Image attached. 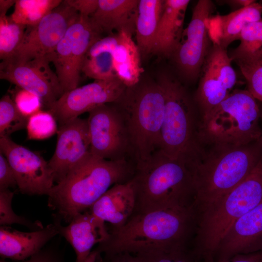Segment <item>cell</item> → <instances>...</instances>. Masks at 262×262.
Wrapping results in <instances>:
<instances>
[{
    "label": "cell",
    "instance_id": "1",
    "mask_svg": "<svg viewBox=\"0 0 262 262\" xmlns=\"http://www.w3.org/2000/svg\"><path fill=\"white\" fill-rule=\"evenodd\" d=\"M196 219L194 206L133 213L121 227L108 229V237L92 251L90 262L123 252L144 254L191 247Z\"/></svg>",
    "mask_w": 262,
    "mask_h": 262
},
{
    "label": "cell",
    "instance_id": "2",
    "mask_svg": "<svg viewBox=\"0 0 262 262\" xmlns=\"http://www.w3.org/2000/svg\"><path fill=\"white\" fill-rule=\"evenodd\" d=\"M134 170L126 160H107L91 154L54 185L48 205L55 212L56 220L69 223L114 185L130 180Z\"/></svg>",
    "mask_w": 262,
    "mask_h": 262
},
{
    "label": "cell",
    "instance_id": "3",
    "mask_svg": "<svg viewBox=\"0 0 262 262\" xmlns=\"http://www.w3.org/2000/svg\"><path fill=\"white\" fill-rule=\"evenodd\" d=\"M131 180L136 199L133 213L194 206L190 166L159 150L146 161L134 165Z\"/></svg>",
    "mask_w": 262,
    "mask_h": 262
},
{
    "label": "cell",
    "instance_id": "4",
    "mask_svg": "<svg viewBox=\"0 0 262 262\" xmlns=\"http://www.w3.org/2000/svg\"><path fill=\"white\" fill-rule=\"evenodd\" d=\"M207 147L203 157L191 168L196 210L232 191L250 174L262 153V145L258 141L242 146Z\"/></svg>",
    "mask_w": 262,
    "mask_h": 262
},
{
    "label": "cell",
    "instance_id": "5",
    "mask_svg": "<svg viewBox=\"0 0 262 262\" xmlns=\"http://www.w3.org/2000/svg\"><path fill=\"white\" fill-rule=\"evenodd\" d=\"M262 202V153L247 177L229 193L196 210L192 249L201 261L213 260L224 235L238 218Z\"/></svg>",
    "mask_w": 262,
    "mask_h": 262
},
{
    "label": "cell",
    "instance_id": "6",
    "mask_svg": "<svg viewBox=\"0 0 262 262\" xmlns=\"http://www.w3.org/2000/svg\"><path fill=\"white\" fill-rule=\"evenodd\" d=\"M165 94L158 82H140L127 88L115 106L125 125L135 165L159 150L165 109Z\"/></svg>",
    "mask_w": 262,
    "mask_h": 262
},
{
    "label": "cell",
    "instance_id": "7",
    "mask_svg": "<svg viewBox=\"0 0 262 262\" xmlns=\"http://www.w3.org/2000/svg\"><path fill=\"white\" fill-rule=\"evenodd\" d=\"M165 94V109L159 150L182 161L190 167L203 157L205 147L198 138L197 109L185 87L177 80L164 76L159 80Z\"/></svg>",
    "mask_w": 262,
    "mask_h": 262
},
{
    "label": "cell",
    "instance_id": "8",
    "mask_svg": "<svg viewBox=\"0 0 262 262\" xmlns=\"http://www.w3.org/2000/svg\"><path fill=\"white\" fill-rule=\"evenodd\" d=\"M247 90L235 89L205 117L199 119L198 138L204 146H236L256 142L262 135V112Z\"/></svg>",
    "mask_w": 262,
    "mask_h": 262
},
{
    "label": "cell",
    "instance_id": "9",
    "mask_svg": "<svg viewBox=\"0 0 262 262\" xmlns=\"http://www.w3.org/2000/svg\"><path fill=\"white\" fill-rule=\"evenodd\" d=\"M101 35L89 17L80 15L50 56L64 93L78 87L86 54Z\"/></svg>",
    "mask_w": 262,
    "mask_h": 262
},
{
    "label": "cell",
    "instance_id": "10",
    "mask_svg": "<svg viewBox=\"0 0 262 262\" xmlns=\"http://www.w3.org/2000/svg\"><path fill=\"white\" fill-rule=\"evenodd\" d=\"M79 15L63 0L38 24L27 27L22 42L15 53L2 62L24 64L33 60H48L50 62V56Z\"/></svg>",
    "mask_w": 262,
    "mask_h": 262
},
{
    "label": "cell",
    "instance_id": "11",
    "mask_svg": "<svg viewBox=\"0 0 262 262\" xmlns=\"http://www.w3.org/2000/svg\"><path fill=\"white\" fill-rule=\"evenodd\" d=\"M214 10L212 1L199 0L191 20L183 30L180 42L170 57L180 77L189 82L197 80L212 45L207 23Z\"/></svg>",
    "mask_w": 262,
    "mask_h": 262
},
{
    "label": "cell",
    "instance_id": "12",
    "mask_svg": "<svg viewBox=\"0 0 262 262\" xmlns=\"http://www.w3.org/2000/svg\"><path fill=\"white\" fill-rule=\"evenodd\" d=\"M87 118L91 153L111 161L126 160L131 152L128 133L115 105L105 104L88 112Z\"/></svg>",
    "mask_w": 262,
    "mask_h": 262
},
{
    "label": "cell",
    "instance_id": "13",
    "mask_svg": "<svg viewBox=\"0 0 262 262\" xmlns=\"http://www.w3.org/2000/svg\"><path fill=\"white\" fill-rule=\"evenodd\" d=\"M0 152L11 165L22 194L48 195L55 182L48 162L40 154L16 143L10 137H0Z\"/></svg>",
    "mask_w": 262,
    "mask_h": 262
},
{
    "label": "cell",
    "instance_id": "14",
    "mask_svg": "<svg viewBox=\"0 0 262 262\" xmlns=\"http://www.w3.org/2000/svg\"><path fill=\"white\" fill-rule=\"evenodd\" d=\"M126 88L118 78L95 80L64 93L48 111L60 126L97 106L116 102Z\"/></svg>",
    "mask_w": 262,
    "mask_h": 262
},
{
    "label": "cell",
    "instance_id": "15",
    "mask_svg": "<svg viewBox=\"0 0 262 262\" xmlns=\"http://www.w3.org/2000/svg\"><path fill=\"white\" fill-rule=\"evenodd\" d=\"M49 63L48 60H33L24 64L1 61L0 78L36 94L48 110L64 94Z\"/></svg>",
    "mask_w": 262,
    "mask_h": 262
},
{
    "label": "cell",
    "instance_id": "16",
    "mask_svg": "<svg viewBox=\"0 0 262 262\" xmlns=\"http://www.w3.org/2000/svg\"><path fill=\"white\" fill-rule=\"evenodd\" d=\"M57 134L55 149L48 161L56 184L91 154L87 119L78 117L59 126Z\"/></svg>",
    "mask_w": 262,
    "mask_h": 262
},
{
    "label": "cell",
    "instance_id": "17",
    "mask_svg": "<svg viewBox=\"0 0 262 262\" xmlns=\"http://www.w3.org/2000/svg\"><path fill=\"white\" fill-rule=\"evenodd\" d=\"M262 251V202L229 227L223 236L213 260L225 261L235 255Z\"/></svg>",
    "mask_w": 262,
    "mask_h": 262
},
{
    "label": "cell",
    "instance_id": "18",
    "mask_svg": "<svg viewBox=\"0 0 262 262\" xmlns=\"http://www.w3.org/2000/svg\"><path fill=\"white\" fill-rule=\"evenodd\" d=\"M57 223L59 234L73 248L76 262H88L92 249L107 238L109 235L106 223L92 214L88 210L76 215L67 226Z\"/></svg>",
    "mask_w": 262,
    "mask_h": 262
},
{
    "label": "cell",
    "instance_id": "19",
    "mask_svg": "<svg viewBox=\"0 0 262 262\" xmlns=\"http://www.w3.org/2000/svg\"><path fill=\"white\" fill-rule=\"evenodd\" d=\"M57 222L31 232H23L8 226L0 228V255L20 262L25 261L42 249L57 235Z\"/></svg>",
    "mask_w": 262,
    "mask_h": 262
},
{
    "label": "cell",
    "instance_id": "20",
    "mask_svg": "<svg viewBox=\"0 0 262 262\" xmlns=\"http://www.w3.org/2000/svg\"><path fill=\"white\" fill-rule=\"evenodd\" d=\"M135 195L131 180L114 185L88 210L95 217L109 223L108 229L123 226L133 213Z\"/></svg>",
    "mask_w": 262,
    "mask_h": 262
},
{
    "label": "cell",
    "instance_id": "21",
    "mask_svg": "<svg viewBox=\"0 0 262 262\" xmlns=\"http://www.w3.org/2000/svg\"><path fill=\"white\" fill-rule=\"evenodd\" d=\"M139 0H99L96 12L89 17L92 24L101 35L121 31L133 34Z\"/></svg>",
    "mask_w": 262,
    "mask_h": 262
},
{
    "label": "cell",
    "instance_id": "22",
    "mask_svg": "<svg viewBox=\"0 0 262 262\" xmlns=\"http://www.w3.org/2000/svg\"><path fill=\"white\" fill-rule=\"evenodd\" d=\"M189 2V0H164L152 53L169 57L172 55L181 39Z\"/></svg>",
    "mask_w": 262,
    "mask_h": 262
},
{
    "label": "cell",
    "instance_id": "23",
    "mask_svg": "<svg viewBox=\"0 0 262 262\" xmlns=\"http://www.w3.org/2000/svg\"><path fill=\"white\" fill-rule=\"evenodd\" d=\"M262 4L255 1L226 15L211 16L207 26L212 43L227 49L230 44L238 40L247 24L262 20Z\"/></svg>",
    "mask_w": 262,
    "mask_h": 262
},
{
    "label": "cell",
    "instance_id": "24",
    "mask_svg": "<svg viewBox=\"0 0 262 262\" xmlns=\"http://www.w3.org/2000/svg\"><path fill=\"white\" fill-rule=\"evenodd\" d=\"M118 33V42L113 53V62L117 77L127 88L133 87L140 82L144 72L141 53L131 33L126 31Z\"/></svg>",
    "mask_w": 262,
    "mask_h": 262
},
{
    "label": "cell",
    "instance_id": "25",
    "mask_svg": "<svg viewBox=\"0 0 262 262\" xmlns=\"http://www.w3.org/2000/svg\"><path fill=\"white\" fill-rule=\"evenodd\" d=\"M164 0H139L135 21L136 44L140 53H152L159 22Z\"/></svg>",
    "mask_w": 262,
    "mask_h": 262
},
{
    "label": "cell",
    "instance_id": "26",
    "mask_svg": "<svg viewBox=\"0 0 262 262\" xmlns=\"http://www.w3.org/2000/svg\"><path fill=\"white\" fill-rule=\"evenodd\" d=\"M61 0H16L13 13L10 16L16 23L34 26L59 6Z\"/></svg>",
    "mask_w": 262,
    "mask_h": 262
},
{
    "label": "cell",
    "instance_id": "27",
    "mask_svg": "<svg viewBox=\"0 0 262 262\" xmlns=\"http://www.w3.org/2000/svg\"><path fill=\"white\" fill-rule=\"evenodd\" d=\"M239 67L245 78L247 90L262 101V48L230 58Z\"/></svg>",
    "mask_w": 262,
    "mask_h": 262
},
{
    "label": "cell",
    "instance_id": "28",
    "mask_svg": "<svg viewBox=\"0 0 262 262\" xmlns=\"http://www.w3.org/2000/svg\"><path fill=\"white\" fill-rule=\"evenodd\" d=\"M27 26L13 20L10 16H0V59L10 58L20 45Z\"/></svg>",
    "mask_w": 262,
    "mask_h": 262
},
{
    "label": "cell",
    "instance_id": "29",
    "mask_svg": "<svg viewBox=\"0 0 262 262\" xmlns=\"http://www.w3.org/2000/svg\"><path fill=\"white\" fill-rule=\"evenodd\" d=\"M28 117L18 109L10 95L0 100V137H10L16 131L26 128Z\"/></svg>",
    "mask_w": 262,
    "mask_h": 262
},
{
    "label": "cell",
    "instance_id": "30",
    "mask_svg": "<svg viewBox=\"0 0 262 262\" xmlns=\"http://www.w3.org/2000/svg\"><path fill=\"white\" fill-rule=\"evenodd\" d=\"M113 53L105 52L86 56L82 72L94 81H105L117 78L113 66Z\"/></svg>",
    "mask_w": 262,
    "mask_h": 262
},
{
    "label": "cell",
    "instance_id": "31",
    "mask_svg": "<svg viewBox=\"0 0 262 262\" xmlns=\"http://www.w3.org/2000/svg\"><path fill=\"white\" fill-rule=\"evenodd\" d=\"M57 121L49 111H40L28 118L26 126L29 140L48 139L57 133Z\"/></svg>",
    "mask_w": 262,
    "mask_h": 262
},
{
    "label": "cell",
    "instance_id": "32",
    "mask_svg": "<svg viewBox=\"0 0 262 262\" xmlns=\"http://www.w3.org/2000/svg\"><path fill=\"white\" fill-rule=\"evenodd\" d=\"M238 40L239 45L229 54L230 58L262 48V20L247 24Z\"/></svg>",
    "mask_w": 262,
    "mask_h": 262
},
{
    "label": "cell",
    "instance_id": "33",
    "mask_svg": "<svg viewBox=\"0 0 262 262\" xmlns=\"http://www.w3.org/2000/svg\"><path fill=\"white\" fill-rule=\"evenodd\" d=\"M14 193L10 189L0 190V224L9 226L18 224L31 229L33 230L44 228L41 222H34L27 219L23 216L17 215L12 207V201Z\"/></svg>",
    "mask_w": 262,
    "mask_h": 262
},
{
    "label": "cell",
    "instance_id": "34",
    "mask_svg": "<svg viewBox=\"0 0 262 262\" xmlns=\"http://www.w3.org/2000/svg\"><path fill=\"white\" fill-rule=\"evenodd\" d=\"M147 262H200L191 247H184L144 254Z\"/></svg>",
    "mask_w": 262,
    "mask_h": 262
},
{
    "label": "cell",
    "instance_id": "35",
    "mask_svg": "<svg viewBox=\"0 0 262 262\" xmlns=\"http://www.w3.org/2000/svg\"><path fill=\"white\" fill-rule=\"evenodd\" d=\"M13 98L19 111L29 117L41 111L43 103L36 94L17 87Z\"/></svg>",
    "mask_w": 262,
    "mask_h": 262
},
{
    "label": "cell",
    "instance_id": "36",
    "mask_svg": "<svg viewBox=\"0 0 262 262\" xmlns=\"http://www.w3.org/2000/svg\"><path fill=\"white\" fill-rule=\"evenodd\" d=\"M17 186L14 171L5 156L0 152V190Z\"/></svg>",
    "mask_w": 262,
    "mask_h": 262
},
{
    "label": "cell",
    "instance_id": "37",
    "mask_svg": "<svg viewBox=\"0 0 262 262\" xmlns=\"http://www.w3.org/2000/svg\"><path fill=\"white\" fill-rule=\"evenodd\" d=\"M0 262H8L1 261ZM17 262H64V260L56 248L45 246L30 258Z\"/></svg>",
    "mask_w": 262,
    "mask_h": 262
},
{
    "label": "cell",
    "instance_id": "38",
    "mask_svg": "<svg viewBox=\"0 0 262 262\" xmlns=\"http://www.w3.org/2000/svg\"><path fill=\"white\" fill-rule=\"evenodd\" d=\"M65 2L83 16L90 17L97 10L99 0H66Z\"/></svg>",
    "mask_w": 262,
    "mask_h": 262
},
{
    "label": "cell",
    "instance_id": "39",
    "mask_svg": "<svg viewBox=\"0 0 262 262\" xmlns=\"http://www.w3.org/2000/svg\"><path fill=\"white\" fill-rule=\"evenodd\" d=\"M145 254H134L128 252L115 253L101 257L100 262H146Z\"/></svg>",
    "mask_w": 262,
    "mask_h": 262
},
{
    "label": "cell",
    "instance_id": "40",
    "mask_svg": "<svg viewBox=\"0 0 262 262\" xmlns=\"http://www.w3.org/2000/svg\"><path fill=\"white\" fill-rule=\"evenodd\" d=\"M260 252L235 255L231 258L225 261L212 260L210 261H201V262H260Z\"/></svg>",
    "mask_w": 262,
    "mask_h": 262
},
{
    "label": "cell",
    "instance_id": "41",
    "mask_svg": "<svg viewBox=\"0 0 262 262\" xmlns=\"http://www.w3.org/2000/svg\"><path fill=\"white\" fill-rule=\"evenodd\" d=\"M222 1L228 4L235 11L248 6L256 1L254 0H227Z\"/></svg>",
    "mask_w": 262,
    "mask_h": 262
},
{
    "label": "cell",
    "instance_id": "42",
    "mask_svg": "<svg viewBox=\"0 0 262 262\" xmlns=\"http://www.w3.org/2000/svg\"><path fill=\"white\" fill-rule=\"evenodd\" d=\"M16 0H0V16L6 15L10 8L15 5Z\"/></svg>",
    "mask_w": 262,
    "mask_h": 262
},
{
    "label": "cell",
    "instance_id": "43",
    "mask_svg": "<svg viewBox=\"0 0 262 262\" xmlns=\"http://www.w3.org/2000/svg\"><path fill=\"white\" fill-rule=\"evenodd\" d=\"M260 262H262V251L260 252Z\"/></svg>",
    "mask_w": 262,
    "mask_h": 262
},
{
    "label": "cell",
    "instance_id": "44",
    "mask_svg": "<svg viewBox=\"0 0 262 262\" xmlns=\"http://www.w3.org/2000/svg\"><path fill=\"white\" fill-rule=\"evenodd\" d=\"M258 141L262 145V135L261 138L259 139Z\"/></svg>",
    "mask_w": 262,
    "mask_h": 262
},
{
    "label": "cell",
    "instance_id": "45",
    "mask_svg": "<svg viewBox=\"0 0 262 262\" xmlns=\"http://www.w3.org/2000/svg\"><path fill=\"white\" fill-rule=\"evenodd\" d=\"M261 118L262 119V114H261Z\"/></svg>",
    "mask_w": 262,
    "mask_h": 262
}]
</instances>
